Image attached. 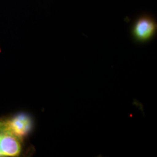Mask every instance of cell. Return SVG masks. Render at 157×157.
<instances>
[{
  "mask_svg": "<svg viewBox=\"0 0 157 157\" xmlns=\"http://www.w3.org/2000/svg\"><path fill=\"white\" fill-rule=\"evenodd\" d=\"M32 127V118L24 113L17 114L10 119L0 121V131L14 135L19 139L28 135Z\"/></svg>",
  "mask_w": 157,
  "mask_h": 157,
  "instance_id": "cell-1",
  "label": "cell"
},
{
  "mask_svg": "<svg viewBox=\"0 0 157 157\" xmlns=\"http://www.w3.org/2000/svg\"><path fill=\"white\" fill-rule=\"evenodd\" d=\"M19 138L10 133L0 131V157H16L22 151Z\"/></svg>",
  "mask_w": 157,
  "mask_h": 157,
  "instance_id": "cell-2",
  "label": "cell"
},
{
  "mask_svg": "<svg viewBox=\"0 0 157 157\" xmlns=\"http://www.w3.org/2000/svg\"><path fill=\"white\" fill-rule=\"evenodd\" d=\"M157 26L155 22L150 18H141L135 25L133 33L137 39L146 41L151 38L155 33Z\"/></svg>",
  "mask_w": 157,
  "mask_h": 157,
  "instance_id": "cell-3",
  "label": "cell"
}]
</instances>
